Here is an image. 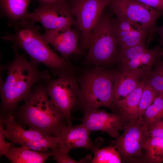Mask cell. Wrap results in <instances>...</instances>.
I'll use <instances>...</instances> for the list:
<instances>
[{"label":"cell","mask_w":163,"mask_h":163,"mask_svg":"<svg viewBox=\"0 0 163 163\" xmlns=\"http://www.w3.org/2000/svg\"><path fill=\"white\" fill-rule=\"evenodd\" d=\"M14 49L13 60L2 67L8 72L6 81L0 83L1 107L4 113H12L20 102L28 98L35 84L51 79L47 70L39 71L37 64L28 61L24 55L19 54L17 49Z\"/></svg>","instance_id":"1"},{"label":"cell","mask_w":163,"mask_h":163,"mask_svg":"<svg viewBox=\"0 0 163 163\" xmlns=\"http://www.w3.org/2000/svg\"><path fill=\"white\" fill-rule=\"evenodd\" d=\"M48 95L46 85L36 87L19 108L18 115L21 122L29 128L58 136L61 127L66 121Z\"/></svg>","instance_id":"2"},{"label":"cell","mask_w":163,"mask_h":163,"mask_svg":"<svg viewBox=\"0 0 163 163\" xmlns=\"http://www.w3.org/2000/svg\"><path fill=\"white\" fill-rule=\"evenodd\" d=\"M24 26L14 35L3 37L14 42L13 48H21L30 56L31 61L37 64L42 63L57 76L73 72V68L69 60L57 55L43 39L37 28L22 21Z\"/></svg>","instance_id":"3"},{"label":"cell","mask_w":163,"mask_h":163,"mask_svg":"<svg viewBox=\"0 0 163 163\" xmlns=\"http://www.w3.org/2000/svg\"><path fill=\"white\" fill-rule=\"evenodd\" d=\"M114 72L97 66L83 73L78 78L81 94L77 107L82 110L104 107L113 112L112 90Z\"/></svg>","instance_id":"4"},{"label":"cell","mask_w":163,"mask_h":163,"mask_svg":"<svg viewBox=\"0 0 163 163\" xmlns=\"http://www.w3.org/2000/svg\"><path fill=\"white\" fill-rule=\"evenodd\" d=\"M111 13L104 11L90 37L85 62L104 66L117 62L119 54Z\"/></svg>","instance_id":"5"},{"label":"cell","mask_w":163,"mask_h":163,"mask_svg":"<svg viewBox=\"0 0 163 163\" xmlns=\"http://www.w3.org/2000/svg\"><path fill=\"white\" fill-rule=\"evenodd\" d=\"M108 8L116 16L130 22L148 37V43L153 40L156 23L163 15V10H158L136 0H110Z\"/></svg>","instance_id":"6"},{"label":"cell","mask_w":163,"mask_h":163,"mask_svg":"<svg viewBox=\"0 0 163 163\" xmlns=\"http://www.w3.org/2000/svg\"><path fill=\"white\" fill-rule=\"evenodd\" d=\"M46 91L50 100L72 125V110L77 107L81 94L78 78L73 72L62 74L47 82Z\"/></svg>","instance_id":"7"},{"label":"cell","mask_w":163,"mask_h":163,"mask_svg":"<svg viewBox=\"0 0 163 163\" xmlns=\"http://www.w3.org/2000/svg\"><path fill=\"white\" fill-rule=\"evenodd\" d=\"M75 19V25L81 32L79 48L88 50L91 33L110 0H67Z\"/></svg>","instance_id":"8"},{"label":"cell","mask_w":163,"mask_h":163,"mask_svg":"<svg viewBox=\"0 0 163 163\" xmlns=\"http://www.w3.org/2000/svg\"><path fill=\"white\" fill-rule=\"evenodd\" d=\"M40 2L34 12L27 13L24 20L39 22L46 30L75 25V19L67 0Z\"/></svg>","instance_id":"9"},{"label":"cell","mask_w":163,"mask_h":163,"mask_svg":"<svg viewBox=\"0 0 163 163\" xmlns=\"http://www.w3.org/2000/svg\"><path fill=\"white\" fill-rule=\"evenodd\" d=\"M123 130V133L113 142L122 160H132L141 157L145 142L150 136L143 118L133 123L126 122Z\"/></svg>","instance_id":"10"},{"label":"cell","mask_w":163,"mask_h":163,"mask_svg":"<svg viewBox=\"0 0 163 163\" xmlns=\"http://www.w3.org/2000/svg\"><path fill=\"white\" fill-rule=\"evenodd\" d=\"M82 110L84 116L79 120L91 131H101L116 139L120 135L119 131L123 130L125 121L117 112L109 113L104 110L92 108Z\"/></svg>","instance_id":"11"},{"label":"cell","mask_w":163,"mask_h":163,"mask_svg":"<svg viewBox=\"0 0 163 163\" xmlns=\"http://www.w3.org/2000/svg\"><path fill=\"white\" fill-rule=\"evenodd\" d=\"M91 131L83 124L77 126L63 125L61 128L59 151L68 153L71 149L82 148L88 149L94 154L100 149L103 139L99 138L94 142L90 139Z\"/></svg>","instance_id":"12"},{"label":"cell","mask_w":163,"mask_h":163,"mask_svg":"<svg viewBox=\"0 0 163 163\" xmlns=\"http://www.w3.org/2000/svg\"><path fill=\"white\" fill-rule=\"evenodd\" d=\"M71 26L46 30L44 34H41L43 40L51 45L60 53L61 57L66 60H69V57L72 54H83L78 44L81 35L77 31L72 29Z\"/></svg>","instance_id":"13"},{"label":"cell","mask_w":163,"mask_h":163,"mask_svg":"<svg viewBox=\"0 0 163 163\" xmlns=\"http://www.w3.org/2000/svg\"><path fill=\"white\" fill-rule=\"evenodd\" d=\"M112 21L119 50L147 41L146 35L126 19L116 16Z\"/></svg>","instance_id":"14"},{"label":"cell","mask_w":163,"mask_h":163,"mask_svg":"<svg viewBox=\"0 0 163 163\" xmlns=\"http://www.w3.org/2000/svg\"><path fill=\"white\" fill-rule=\"evenodd\" d=\"M0 115L5 126L6 138L12 145L19 144L22 145L27 142L49 135L33 129H24L16 121L12 113H2Z\"/></svg>","instance_id":"15"},{"label":"cell","mask_w":163,"mask_h":163,"mask_svg":"<svg viewBox=\"0 0 163 163\" xmlns=\"http://www.w3.org/2000/svg\"><path fill=\"white\" fill-rule=\"evenodd\" d=\"M145 79L138 73L121 67L115 71L112 90L114 107L118 101L126 97Z\"/></svg>","instance_id":"16"},{"label":"cell","mask_w":163,"mask_h":163,"mask_svg":"<svg viewBox=\"0 0 163 163\" xmlns=\"http://www.w3.org/2000/svg\"><path fill=\"white\" fill-rule=\"evenodd\" d=\"M163 57V49L158 45L149 50L138 58L120 63V67L138 73L148 79L151 74L152 67Z\"/></svg>","instance_id":"17"},{"label":"cell","mask_w":163,"mask_h":163,"mask_svg":"<svg viewBox=\"0 0 163 163\" xmlns=\"http://www.w3.org/2000/svg\"><path fill=\"white\" fill-rule=\"evenodd\" d=\"M147 79L143 80L134 90L115 105L114 112L120 114L125 122L133 123L138 120L139 102Z\"/></svg>","instance_id":"18"},{"label":"cell","mask_w":163,"mask_h":163,"mask_svg":"<svg viewBox=\"0 0 163 163\" xmlns=\"http://www.w3.org/2000/svg\"><path fill=\"white\" fill-rule=\"evenodd\" d=\"M7 158L13 163H43L53 156L51 150L47 153L31 150L24 146L16 147L12 144L9 148Z\"/></svg>","instance_id":"19"},{"label":"cell","mask_w":163,"mask_h":163,"mask_svg":"<svg viewBox=\"0 0 163 163\" xmlns=\"http://www.w3.org/2000/svg\"><path fill=\"white\" fill-rule=\"evenodd\" d=\"M31 0H0L2 10L14 21L24 20L27 9Z\"/></svg>","instance_id":"20"},{"label":"cell","mask_w":163,"mask_h":163,"mask_svg":"<svg viewBox=\"0 0 163 163\" xmlns=\"http://www.w3.org/2000/svg\"><path fill=\"white\" fill-rule=\"evenodd\" d=\"M143 149L149 161L155 163L163 162V138L150 136L146 141Z\"/></svg>","instance_id":"21"},{"label":"cell","mask_w":163,"mask_h":163,"mask_svg":"<svg viewBox=\"0 0 163 163\" xmlns=\"http://www.w3.org/2000/svg\"><path fill=\"white\" fill-rule=\"evenodd\" d=\"M59 137L46 135L40 139L27 142L21 146L38 152L47 153L49 149L53 151L59 149Z\"/></svg>","instance_id":"22"},{"label":"cell","mask_w":163,"mask_h":163,"mask_svg":"<svg viewBox=\"0 0 163 163\" xmlns=\"http://www.w3.org/2000/svg\"><path fill=\"white\" fill-rule=\"evenodd\" d=\"M148 128L153 123L163 120V96L158 94L145 111L143 116Z\"/></svg>","instance_id":"23"},{"label":"cell","mask_w":163,"mask_h":163,"mask_svg":"<svg viewBox=\"0 0 163 163\" xmlns=\"http://www.w3.org/2000/svg\"><path fill=\"white\" fill-rule=\"evenodd\" d=\"M93 163H120L122 159L114 146H110L98 150L94 154Z\"/></svg>","instance_id":"24"},{"label":"cell","mask_w":163,"mask_h":163,"mask_svg":"<svg viewBox=\"0 0 163 163\" xmlns=\"http://www.w3.org/2000/svg\"><path fill=\"white\" fill-rule=\"evenodd\" d=\"M158 95L147 80L140 99L139 108L138 120H142L147 109Z\"/></svg>","instance_id":"25"},{"label":"cell","mask_w":163,"mask_h":163,"mask_svg":"<svg viewBox=\"0 0 163 163\" xmlns=\"http://www.w3.org/2000/svg\"><path fill=\"white\" fill-rule=\"evenodd\" d=\"M148 50L145 43L120 50L117 62L120 63L135 59L144 54Z\"/></svg>","instance_id":"26"},{"label":"cell","mask_w":163,"mask_h":163,"mask_svg":"<svg viewBox=\"0 0 163 163\" xmlns=\"http://www.w3.org/2000/svg\"><path fill=\"white\" fill-rule=\"evenodd\" d=\"M147 81L158 94L163 96V59L155 65Z\"/></svg>","instance_id":"27"},{"label":"cell","mask_w":163,"mask_h":163,"mask_svg":"<svg viewBox=\"0 0 163 163\" xmlns=\"http://www.w3.org/2000/svg\"><path fill=\"white\" fill-rule=\"evenodd\" d=\"M6 138L5 132V127L2 117L0 116V155H4L8 158L9 152V148L11 144L5 141Z\"/></svg>","instance_id":"28"},{"label":"cell","mask_w":163,"mask_h":163,"mask_svg":"<svg viewBox=\"0 0 163 163\" xmlns=\"http://www.w3.org/2000/svg\"><path fill=\"white\" fill-rule=\"evenodd\" d=\"M51 151L53 154V159L59 163H79L72 158L67 153H62L59 151V149Z\"/></svg>","instance_id":"29"},{"label":"cell","mask_w":163,"mask_h":163,"mask_svg":"<svg viewBox=\"0 0 163 163\" xmlns=\"http://www.w3.org/2000/svg\"><path fill=\"white\" fill-rule=\"evenodd\" d=\"M148 130L151 136L163 138V120L152 124L148 127Z\"/></svg>","instance_id":"30"},{"label":"cell","mask_w":163,"mask_h":163,"mask_svg":"<svg viewBox=\"0 0 163 163\" xmlns=\"http://www.w3.org/2000/svg\"><path fill=\"white\" fill-rule=\"evenodd\" d=\"M158 10H163V0H136Z\"/></svg>","instance_id":"31"},{"label":"cell","mask_w":163,"mask_h":163,"mask_svg":"<svg viewBox=\"0 0 163 163\" xmlns=\"http://www.w3.org/2000/svg\"><path fill=\"white\" fill-rule=\"evenodd\" d=\"M155 33H158L159 37V46L163 47V25L158 27L156 26Z\"/></svg>","instance_id":"32"},{"label":"cell","mask_w":163,"mask_h":163,"mask_svg":"<svg viewBox=\"0 0 163 163\" xmlns=\"http://www.w3.org/2000/svg\"><path fill=\"white\" fill-rule=\"evenodd\" d=\"M40 2H52L60 0H39Z\"/></svg>","instance_id":"33"}]
</instances>
